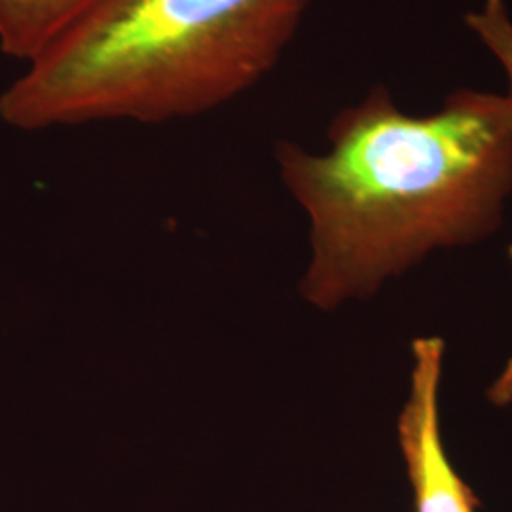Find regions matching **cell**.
Segmentation results:
<instances>
[{
  "instance_id": "6da1fadb",
  "label": "cell",
  "mask_w": 512,
  "mask_h": 512,
  "mask_svg": "<svg viewBox=\"0 0 512 512\" xmlns=\"http://www.w3.org/2000/svg\"><path fill=\"white\" fill-rule=\"evenodd\" d=\"M325 154L281 141L283 183L311 224L302 294L321 310L368 298L435 249L473 245L501 228L512 194V103L461 88L414 116L374 86L340 110Z\"/></svg>"
},
{
  "instance_id": "7a4b0ae2",
  "label": "cell",
  "mask_w": 512,
  "mask_h": 512,
  "mask_svg": "<svg viewBox=\"0 0 512 512\" xmlns=\"http://www.w3.org/2000/svg\"><path fill=\"white\" fill-rule=\"evenodd\" d=\"M310 0H97L0 95L19 129L217 109L281 59Z\"/></svg>"
},
{
  "instance_id": "3957f363",
  "label": "cell",
  "mask_w": 512,
  "mask_h": 512,
  "mask_svg": "<svg viewBox=\"0 0 512 512\" xmlns=\"http://www.w3.org/2000/svg\"><path fill=\"white\" fill-rule=\"evenodd\" d=\"M410 393L399 418V444L414 490L416 512H476L478 499L452 467L439 421V387L444 340L412 342Z\"/></svg>"
},
{
  "instance_id": "277c9868",
  "label": "cell",
  "mask_w": 512,
  "mask_h": 512,
  "mask_svg": "<svg viewBox=\"0 0 512 512\" xmlns=\"http://www.w3.org/2000/svg\"><path fill=\"white\" fill-rule=\"evenodd\" d=\"M97 0H0V50L33 63Z\"/></svg>"
},
{
  "instance_id": "5b68a950",
  "label": "cell",
  "mask_w": 512,
  "mask_h": 512,
  "mask_svg": "<svg viewBox=\"0 0 512 512\" xmlns=\"http://www.w3.org/2000/svg\"><path fill=\"white\" fill-rule=\"evenodd\" d=\"M467 29L499 63L507 80V97L512 103V18L505 0H484L480 8L465 14Z\"/></svg>"
},
{
  "instance_id": "8992f818",
  "label": "cell",
  "mask_w": 512,
  "mask_h": 512,
  "mask_svg": "<svg viewBox=\"0 0 512 512\" xmlns=\"http://www.w3.org/2000/svg\"><path fill=\"white\" fill-rule=\"evenodd\" d=\"M509 256H511L512 262V245L509 249ZM486 397L495 406H507L512 403V357L507 361L505 368L501 370V374L495 378L494 384L490 385Z\"/></svg>"
}]
</instances>
